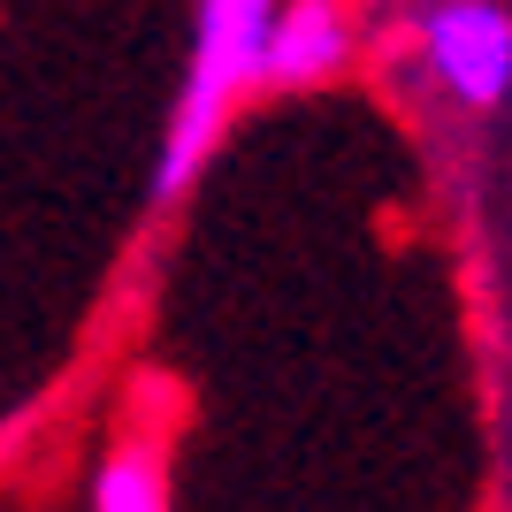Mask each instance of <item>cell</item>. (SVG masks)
I'll return each instance as SVG.
<instances>
[{"mask_svg": "<svg viewBox=\"0 0 512 512\" xmlns=\"http://www.w3.org/2000/svg\"><path fill=\"white\" fill-rule=\"evenodd\" d=\"M92 512H169V459L153 428H123L92 467Z\"/></svg>", "mask_w": 512, "mask_h": 512, "instance_id": "4", "label": "cell"}, {"mask_svg": "<svg viewBox=\"0 0 512 512\" xmlns=\"http://www.w3.org/2000/svg\"><path fill=\"white\" fill-rule=\"evenodd\" d=\"M344 62H352V16H344V0H283L276 31H268L260 85L314 92V85H329Z\"/></svg>", "mask_w": 512, "mask_h": 512, "instance_id": "3", "label": "cell"}, {"mask_svg": "<svg viewBox=\"0 0 512 512\" xmlns=\"http://www.w3.org/2000/svg\"><path fill=\"white\" fill-rule=\"evenodd\" d=\"M421 54L459 107H497L512 92V8L505 0H436L421 16Z\"/></svg>", "mask_w": 512, "mask_h": 512, "instance_id": "2", "label": "cell"}, {"mask_svg": "<svg viewBox=\"0 0 512 512\" xmlns=\"http://www.w3.org/2000/svg\"><path fill=\"white\" fill-rule=\"evenodd\" d=\"M283 0H199L192 16V62H184V85L176 107L161 123V146H153V207H176L192 192V176L207 169L222 123L237 115V100L260 85V62H268V31H276Z\"/></svg>", "mask_w": 512, "mask_h": 512, "instance_id": "1", "label": "cell"}]
</instances>
